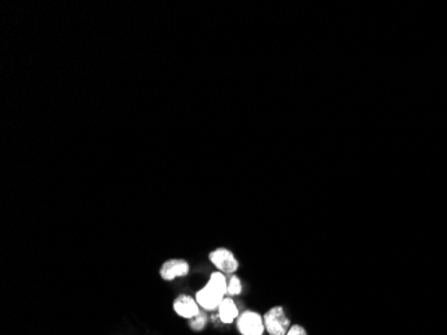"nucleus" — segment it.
<instances>
[{"label": "nucleus", "instance_id": "f257e3e1", "mask_svg": "<svg viewBox=\"0 0 447 335\" xmlns=\"http://www.w3.org/2000/svg\"><path fill=\"white\" fill-rule=\"evenodd\" d=\"M265 332L269 335H285L292 323L282 306H273L264 315Z\"/></svg>", "mask_w": 447, "mask_h": 335}, {"label": "nucleus", "instance_id": "f03ea898", "mask_svg": "<svg viewBox=\"0 0 447 335\" xmlns=\"http://www.w3.org/2000/svg\"><path fill=\"white\" fill-rule=\"evenodd\" d=\"M237 330L241 335H262L265 333L264 316L258 312H241L236 321Z\"/></svg>", "mask_w": 447, "mask_h": 335}, {"label": "nucleus", "instance_id": "7ed1b4c3", "mask_svg": "<svg viewBox=\"0 0 447 335\" xmlns=\"http://www.w3.org/2000/svg\"><path fill=\"white\" fill-rule=\"evenodd\" d=\"M209 261L217 268V271L225 275H233L240 265L233 251L225 247H218L213 250L209 254Z\"/></svg>", "mask_w": 447, "mask_h": 335}, {"label": "nucleus", "instance_id": "20e7f679", "mask_svg": "<svg viewBox=\"0 0 447 335\" xmlns=\"http://www.w3.org/2000/svg\"><path fill=\"white\" fill-rule=\"evenodd\" d=\"M225 296H227L225 292H222L220 288L213 286L211 282H208L204 287L197 291L196 301L204 312H214L218 309V306L221 305Z\"/></svg>", "mask_w": 447, "mask_h": 335}, {"label": "nucleus", "instance_id": "39448f33", "mask_svg": "<svg viewBox=\"0 0 447 335\" xmlns=\"http://www.w3.org/2000/svg\"><path fill=\"white\" fill-rule=\"evenodd\" d=\"M160 278L165 282H173L178 278H185L190 272L188 261L181 258H171L165 261L158 270Z\"/></svg>", "mask_w": 447, "mask_h": 335}, {"label": "nucleus", "instance_id": "423d86ee", "mask_svg": "<svg viewBox=\"0 0 447 335\" xmlns=\"http://www.w3.org/2000/svg\"><path fill=\"white\" fill-rule=\"evenodd\" d=\"M173 310L180 318L190 321L201 312V307L197 303L196 298L190 295H180L173 302Z\"/></svg>", "mask_w": 447, "mask_h": 335}, {"label": "nucleus", "instance_id": "0eeeda50", "mask_svg": "<svg viewBox=\"0 0 447 335\" xmlns=\"http://www.w3.org/2000/svg\"><path fill=\"white\" fill-rule=\"evenodd\" d=\"M218 312V318L222 323L225 325H231L235 321H237L240 312H238V307L236 305L235 301L231 296H225L224 301L221 302V305L217 309Z\"/></svg>", "mask_w": 447, "mask_h": 335}, {"label": "nucleus", "instance_id": "6e6552de", "mask_svg": "<svg viewBox=\"0 0 447 335\" xmlns=\"http://www.w3.org/2000/svg\"><path fill=\"white\" fill-rule=\"evenodd\" d=\"M207 325H208V315H207L205 312H200L198 315H196L193 319L189 321V327H190V330L197 332V333L205 330Z\"/></svg>", "mask_w": 447, "mask_h": 335}, {"label": "nucleus", "instance_id": "1a4fd4ad", "mask_svg": "<svg viewBox=\"0 0 447 335\" xmlns=\"http://www.w3.org/2000/svg\"><path fill=\"white\" fill-rule=\"evenodd\" d=\"M242 292V282L241 279L233 274V275H229L228 278V290H227V295L228 296H237Z\"/></svg>", "mask_w": 447, "mask_h": 335}, {"label": "nucleus", "instance_id": "9d476101", "mask_svg": "<svg viewBox=\"0 0 447 335\" xmlns=\"http://www.w3.org/2000/svg\"><path fill=\"white\" fill-rule=\"evenodd\" d=\"M285 335H308V333L302 325H292Z\"/></svg>", "mask_w": 447, "mask_h": 335}]
</instances>
